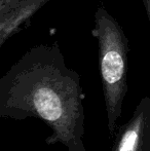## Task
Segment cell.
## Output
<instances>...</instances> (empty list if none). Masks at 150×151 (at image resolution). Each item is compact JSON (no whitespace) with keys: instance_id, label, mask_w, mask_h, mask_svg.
I'll return each mask as SVG.
<instances>
[{"instance_id":"1","label":"cell","mask_w":150,"mask_h":151,"mask_svg":"<svg viewBox=\"0 0 150 151\" xmlns=\"http://www.w3.org/2000/svg\"><path fill=\"white\" fill-rule=\"evenodd\" d=\"M84 99L80 75L57 41L31 47L0 78V117L42 121L52 131L45 143L67 151H88Z\"/></svg>"},{"instance_id":"2","label":"cell","mask_w":150,"mask_h":151,"mask_svg":"<svg viewBox=\"0 0 150 151\" xmlns=\"http://www.w3.org/2000/svg\"><path fill=\"white\" fill-rule=\"evenodd\" d=\"M93 35L99 45V65L107 116L109 138L118 129L123 102L128 93V41L117 20L104 6L95 14Z\"/></svg>"},{"instance_id":"3","label":"cell","mask_w":150,"mask_h":151,"mask_svg":"<svg viewBox=\"0 0 150 151\" xmlns=\"http://www.w3.org/2000/svg\"><path fill=\"white\" fill-rule=\"evenodd\" d=\"M110 151H150V96L139 101L132 116L118 127Z\"/></svg>"},{"instance_id":"4","label":"cell","mask_w":150,"mask_h":151,"mask_svg":"<svg viewBox=\"0 0 150 151\" xmlns=\"http://www.w3.org/2000/svg\"><path fill=\"white\" fill-rule=\"evenodd\" d=\"M50 0H0V47Z\"/></svg>"},{"instance_id":"5","label":"cell","mask_w":150,"mask_h":151,"mask_svg":"<svg viewBox=\"0 0 150 151\" xmlns=\"http://www.w3.org/2000/svg\"><path fill=\"white\" fill-rule=\"evenodd\" d=\"M143 4H144V7H145V12L147 14V18L149 20L150 23V0H142Z\"/></svg>"}]
</instances>
